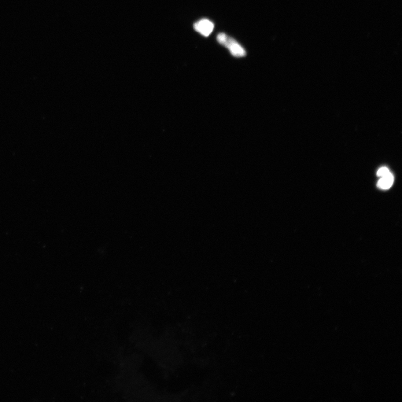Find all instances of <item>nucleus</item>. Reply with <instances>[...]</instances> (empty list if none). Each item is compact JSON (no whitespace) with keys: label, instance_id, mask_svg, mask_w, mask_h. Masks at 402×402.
I'll use <instances>...</instances> for the list:
<instances>
[{"label":"nucleus","instance_id":"nucleus-1","mask_svg":"<svg viewBox=\"0 0 402 402\" xmlns=\"http://www.w3.org/2000/svg\"><path fill=\"white\" fill-rule=\"evenodd\" d=\"M218 42L229 50L231 54L235 57H243L246 55V51L241 44L235 40L230 38L224 33H220L217 36Z\"/></svg>","mask_w":402,"mask_h":402},{"label":"nucleus","instance_id":"nucleus-2","mask_svg":"<svg viewBox=\"0 0 402 402\" xmlns=\"http://www.w3.org/2000/svg\"><path fill=\"white\" fill-rule=\"evenodd\" d=\"M213 23L207 19H202L197 22L194 25L195 31L203 36H209L212 32L214 29Z\"/></svg>","mask_w":402,"mask_h":402},{"label":"nucleus","instance_id":"nucleus-4","mask_svg":"<svg viewBox=\"0 0 402 402\" xmlns=\"http://www.w3.org/2000/svg\"><path fill=\"white\" fill-rule=\"evenodd\" d=\"M390 171L388 168L386 167H382L380 168L377 172V175L379 177H383L389 174Z\"/></svg>","mask_w":402,"mask_h":402},{"label":"nucleus","instance_id":"nucleus-3","mask_svg":"<svg viewBox=\"0 0 402 402\" xmlns=\"http://www.w3.org/2000/svg\"><path fill=\"white\" fill-rule=\"evenodd\" d=\"M394 182L393 175L390 172L385 177H381L379 180L377 186L380 189L387 190L392 186Z\"/></svg>","mask_w":402,"mask_h":402}]
</instances>
